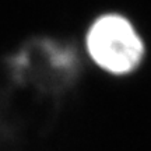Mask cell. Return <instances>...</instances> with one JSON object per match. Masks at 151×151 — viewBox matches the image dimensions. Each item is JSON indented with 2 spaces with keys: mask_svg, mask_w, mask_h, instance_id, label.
I'll use <instances>...</instances> for the list:
<instances>
[{
  "mask_svg": "<svg viewBox=\"0 0 151 151\" xmlns=\"http://www.w3.org/2000/svg\"><path fill=\"white\" fill-rule=\"evenodd\" d=\"M86 48L94 65L115 77L134 73L146 52L134 27L118 14H106L94 21L87 32Z\"/></svg>",
  "mask_w": 151,
  "mask_h": 151,
  "instance_id": "6da1fadb",
  "label": "cell"
}]
</instances>
